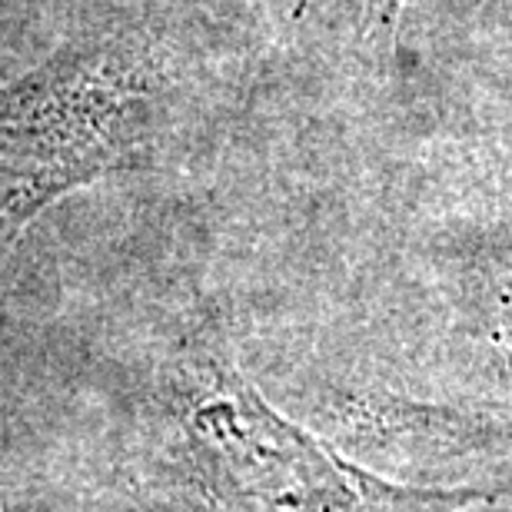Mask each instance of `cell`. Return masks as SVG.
Segmentation results:
<instances>
[{
	"label": "cell",
	"mask_w": 512,
	"mask_h": 512,
	"mask_svg": "<svg viewBox=\"0 0 512 512\" xmlns=\"http://www.w3.org/2000/svg\"><path fill=\"white\" fill-rule=\"evenodd\" d=\"M157 120V64L124 37L77 40L0 87V247L70 190L137 167Z\"/></svg>",
	"instance_id": "2"
},
{
	"label": "cell",
	"mask_w": 512,
	"mask_h": 512,
	"mask_svg": "<svg viewBox=\"0 0 512 512\" xmlns=\"http://www.w3.org/2000/svg\"><path fill=\"white\" fill-rule=\"evenodd\" d=\"M173 419L203 512H469L512 499V486L436 489L370 473L273 409L217 346L183 356Z\"/></svg>",
	"instance_id": "1"
},
{
	"label": "cell",
	"mask_w": 512,
	"mask_h": 512,
	"mask_svg": "<svg viewBox=\"0 0 512 512\" xmlns=\"http://www.w3.org/2000/svg\"><path fill=\"white\" fill-rule=\"evenodd\" d=\"M363 14V24L373 27V30H389L396 24L399 10L406 7V0H356Z\"/></svg>",
	"instance_id": "4"
},
{
	"label": "cell",
	"mask_w": 512,
	"mask_h": 512,
	"mask_svg": "<svg viewBox=\"0 0 512 512\" xmlns=\"http://www.w3.org/2000/svg\"><path fill=\"white\" fill-rule=\"evenodd\" d=\"M509 423H512V413H509Z\"/></svg>",
	"instance_id": "5"
},
{
	"label": "cell",
	"mask_w": 512,
	"mask_h": 512,
	"mask_svg": "<svg viewBox=\"0 0 512 512\" xmlns=\"http://www.w3.org/2000/svg\"><path fill=\"white\" fill-rule=\"evenodd\" d=\"M473 316L479 336L512 373V210L486 233L473 263Z\"/></svg>",
	"instance_id": "3"
}]
</instances>
